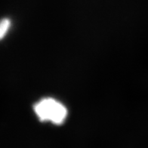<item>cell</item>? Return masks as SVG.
Returning <instances> with one entry per match:
<instances>
[{
  "mask_svg": "<svg viewBox=\"0 0 148 148\" xmlns=\"http://www.w3.org/2000/svg\"><path fill=\"white\" fill-rule=\"evenodd\" d=\"M33 110L41 122L57 125H62L68 115L66 107L52 97H45L39 101L35 103Z\"/></svg>",
  "mask_w": 148,
  "mask_h": 148,
  "instance_id": "1",
  "label": "cell"
},
{
  "mask_svg": "<svg viewBox=\"0 0 148 148\" xmlns=\"http://www.w3.org/2000/svg\"><path fill=\"white\" fill-rule=\"evenodd\" d=\"M11 26L12 21L9 18H3L0 20V40H2L7 35Z\"/></svg>",
  "mask_w": 148,
  "mask_h": 148,
  "instance_id": "2",
  "label": "cell"
}]
</instances>
